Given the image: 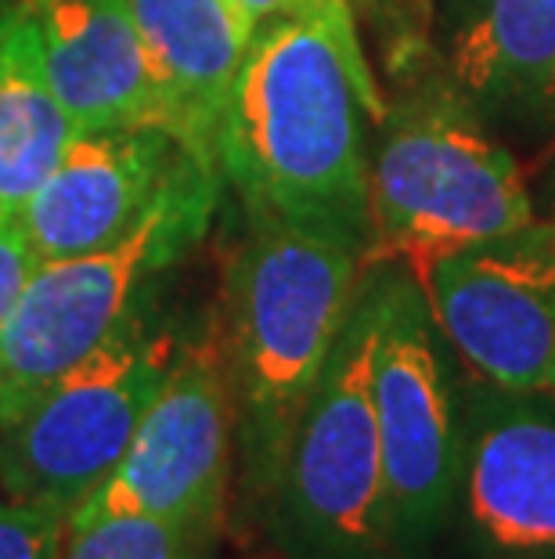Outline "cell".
Segmentation results:
<instances>
[{
	"label": "cell",
	"instance_id": "30bf717a",
	"mask_svg": "<svg viewBox=\"0 0 555 559\" xmlns=\"http://www.w3.org/2000/svg\"><path fill=\"white\" fill-rule=\"evenodd\" d=\"M451 523L462 559H555V397L462 383Z\"/></svg>",
	"mask_w": 555,
	"mask_h": 559
},
{
	"label": "cell",
	"instance_id": "7c38bea8",
	"mask_svg": "<svg viewBox=\"0 0 555 559\" xmlns=\"http://www.w3.org/2000/svg\"><path fill=\"white\" fill-rule=\"evenodd\" d=\"M444 66L491 130L555 141V0H447Z\"/></svg>",
	"mask_w": 555,
	"mask_h": 559
},
{
	"label": "cell",
	"instance_id": "2e32d148",
	"mask_svg": "<svg viewBox=\"0 0 555 559\" xmlns=\"http://www.w3.org/2000/svg\"><path fill=\"white\" fill-rule=\"evenodd\" d=\"M209 549L195 534L152 516H105L65 527L58 559H203Z\"/></svg>",
	"mask_w": 555,
	"mask_h": 559
},
{
	"label": "cell",
	"instance_id": "7a4b0ae2",
	"mask_svg": "<svg viewBox=\"0 0 555 559\" xmlns=\"http://www.w3.org/2000/svg\"><path fill=\"white\" fill-rule=\"evenodd\" d=\"M369 242L358 235L250 221L224 275V347L234 390L242 484L270 506L292 430L361 282Z\"/></svg>",
	"mask_w": 555,
	"mask_h": 559
},
{
	"label": "cell",
	"instance_id": "6da1fadb",
	"mask_svg": "<svg viewBox=\"0 0 555 559\" xmlns=\"http://www.w3.org/2000/svg\"><path fill=\"white\" fill-rule=\"evenodd\" d=\"M386 112L364 51L325 22L286 19L245 47L220 127V177L245 221H289L372 242L369 120Z\"/></svg>",
	"mask_w": 555,
	"mask_h": 559
},
{
	"label": "cell",
	"instance_id": "9c48e42d",
	"mask_svg": "<svg viewBox=\"0 0 555 559\" xmlns=\"http://www.w3.org/2000/svg\"><path fill=\"white\" fill-rule=\"evenodd\" d=\"M436 329L472 376L505 390H548L555 365V224L411 267Z\"/></svg>",
	"mask_w": 555,
	"mask_h": 559
},
{
	"label": "cell",
	"instance_id": "5bb4252c",
	"mask_svg": "<svg viewBox=\"0 0 555 559\" xmlns=\"http://www.w3.org/2000/svg\"><path fill=\"white\" fill-rule=\"evenodd\" d=\"M145 40L170 105L173 138L198 163L214 166L220 127L250 37L228 0H123Z\"/></svg>",
	"mask_w": 555,
	"mask_h": 559
},
{
	"label": "cell",
	"instance_id": "9a60e30c",
	"mask_svg": "<svg viewBox=\"0 0 555 559\" xmlns=\"http://www.w3.org/2000/svg\"><path fill=\"white\" fill-rule=\"evenodd\" d=\"M76 123L47 80L37 19L26 4L0 15V221H19L65 159Z\"/></svg>",
	"mask_w": 555,
	"mask_h": 559
},
{
	"label": "cell",
	"instance_id": "52a82bcc",
	"mask_svg": "<svg viewBox=\"0 0 555 559\" xmlns=\"http://www.w3.org/2000/svg\"><path fill=\"white\" fill-rule=\"evenodd\" d=\"M394 559H422L451 527L462 469V386L411 267L383 260L372 361Z\"/></svg>",
	"mask_w": 555,
	"mask_h": 559
},
{
	"label": "cell",
	"instance_id": "277c9868",
	"mask_svg": "<svg viewBox=\"0 0 555 559\" xmlns=\"http://www.w3.org/2000/svg\"><path fill=\"white\" fill-rule=\"evenodd\" d=\"M383 307V260H369L333 354L306 397L267 506L292 559H394L389 487L372 361Z\"/></svg>",
	"mask_w": 555,
	"mask_h": 559
},
{
	"label": "cell",
	"instance_id": "ba28073f",
	"mask_svg": "<svg viewBox=\"0 0 555 559\" xmlns=\"http://www.w3.org/2000/svg\"><path fill=\"white\" fill-rule=\"evenodd\" d=\"M234 390L217 321L188 336L170 376L116 462L65 527L105 516H152L214 542L231 487Z\"/></svg>",
	"mask_w": 555,
	"mask_h": 559
},
{
	"label": "cell",
	"instance_id": "4fadbf2b",
	"mask_svg": "<svg viewBox=\"0 0 555 559\" xmlns=\"http://www.w3.org/2000/svg\"><path fill=\"white\" fill-rule=\"evenodd\" d=\"M47 80L80 134L170 127V105L123 0H26Z\"/></svg>",
	"mask_w": 555,
	"mask_h": 559
},
{
	"label": "cell",
	"instance_id": "ffe728a7",
	"mask_svg": "<svg viewBox=\"0 0 555 559\" xmlns=\"http://www.w3.org/2000/svg\"><path fill=\"white\" fill-rule=\"evenodd\" d=\"M548 394L555 397V365H552V383H548Z\"/></svg>",
	"mask_w": 555,
	"mask_h": 559
},
{
	"label": "cell",
	"instance_id": "3957f363",
	"mask_svg": "<svg viewBox=\"0 0 555 559\" xmlns=\"http://www.w3.org/2000/svg\"><path fill=\"white\" fill-rule=\"evenodd\" d=\"M379 123L369 163V260L419 267L538 221L509 145L451 83L419 91Z\"/></svg>",
	"mask_w": 555,
	"mask_h": 559
},
{
	"label": "cell",
	"instance_id": "8fae6325",
	"mask_svg": "<svg viewBox=\"0 0 555 559\" xmlns=\"http://www.w3.org/2000/svg\"><path fill=\"white\" fill-rule=\"evenodd\" d=\"M192 159L162 127L76 134L19 224L40 260L94 253L134 231Z\"/></svg>",
	"mask_w": 555,
	"mask_h": 559
},
{
	"label": "cell",
	"instance_id": "5b68a950",
	"mask_svg": "<svg viewBox=\"0 0 555 559\" xmlns=\"http://www.w3.org/2000/svg\"><path fill=\"white\" fill-rule=\"evenodd\" d=\"M220 170L192 159L134 231L94 253L40 260L0 329V430L148 304L156 278L203 239Z\"/></svg>",
	"mask_w": 555,
	"mask_h": 559
},
{
	"label": "cell",
	"instance_id": "ac0fdd59",
	"mask_svg": "<svg viewBox=\"0 0 555 559\" xmlns=\"http://www.w3.org/2000/svg\"><path fill=\"white\" fill-rule=\"evenodd\" d=\"M228 8H231V15L239 19V26L250 40L260 29L275 26V22L303 19V22H325L342 44L361 51L350 0H228Z\"/></svg>",
	"mask_w": 555,
	"mask_h": 559
},
{
	"label": "cell",
	"instance_id": "d6986e66",
	"mask_svg": "<svg viewBox=\"0 0 555 559\" xmlns=\"http://www.w3.org/2000/svg\"><path fill=\"white\" fill-rule=\"evenodd\" d=\"M40 253L33 249L29 235L19 221H0V329L19 307L29 278L37 275Z\"/></svg>",
	"mask_w": 555,
	"mask_h": 559
},
{
	"label": "cell",
	"instance_id": "8992f818",
	"mask_svg": "<svg viewBox=\"0 0 555 559\" xmlns=\"http://www.w3.org/2000/svg\"><path fill=\"white\" fill-rule=\"evenodd\" d=\"M181 343L152 304L130 314L112 340L0 430V495L73 513L123 459Z\"/></svg>",
	"mask_w": 555,
	"mask_h": 559
},
{
	"label": "cell",
	"instance_id": "e0dca14e",
	"mask_svg": "<svg viewBox=\"0 0 555 559\" xmlns=\"http://www.w3.org/2000/svg\"><path fill=\"white\" fill-rule=\"evenodd\" d=\"M65 520L55 506L0 495V559H58Z\"/></svg>",
	"mask_w": 555,
	"mask_h": 559
}]
</instances>
